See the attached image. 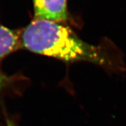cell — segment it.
<instances>
[{
  "label": "cell",
  "instance_id": "obj_2",
  "mask_svg": "<svg viewBox=\"0 0 126 126\" xmlns=\"http://www.w3.org/2000/svg\"><path fill=\"white\" fill-rule=\"evenodd\" d=\"M34 19L58 23L67 20V0H32Z\"/></svg>",
  "mask_w": 126,
  "mask_h": 126
},
{
  "label": "cell",
  "instance_id": "obj_3",
  "mask_svg": "<svg viewBox=\"0 0 126 126\" xmlns=\"http://www.w3.org/2000/svg\"><path fill=\"white\" fill-rule=\"evenodd\" d=\"M20 34L0 25V60L20 46Z\"/></svg>",
  "mask_w": 126,
  "mask_h": 126
},
{
  "label": "cell",
  "instance_id": "obj_4",
  "mask_svg": "<svg viewBox=\"0 0 126 126\" xmlns=\"http://www.w3.org/2000/svg\"><path fill=\"white\" fill-rule=\"evenodd\" d=\"M6 83H7L6 77L0 72V92L4 88V87L6 86Z\"/></svg>",
  "mask_w": 126,
  "mask_h": 126
},
{
  "label": "cell",
  "instance_id": "obj_5",
  "mask_svg": "<svg viewBox=\"0 0 126 126\" xmlns=\"http://www.w3.org/2000/svg\"><path fill=\"white\" fill-rule=\"evenodd\" d=\"M7 126H15L14 123L11 121H7Z\"/></svg>",
  "mask_w": 126,
  "mask_h": 126
},
{
  "label": "cell",
  "instance_id": "obj_1",
  "mask_svg": "<svg viewBox=\"0 0 126 126\" xmlns=\"http://www.w3.org/2000/svg\"><path fill=\"white\" fill-rule=\"evenodd\" d=\"M20 39V46L25 49L64 62H89L106 68L117 65L104 48L81 40L60 23L34 19L24 28Z\"/></svg>",
  "mask_w": 126,
  "mask_h": 126
}]
</instances>
